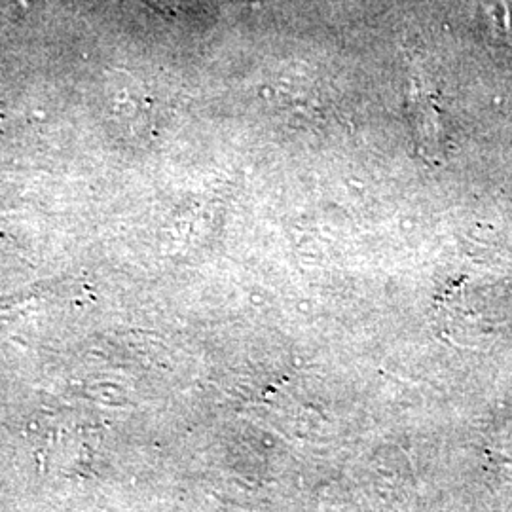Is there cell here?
<instances>
[{
  "label": "cell",
  "mask_w": 512,
  "mask_h": 512,
  "mask_svg": "<svg viewBox=\"0 0 512 512\" xmlns=\"http://www.w3.org/2000/svg\"><path fill=\"white\" fill-rule=\"evenodd\" d=\"M414 105H416L418 120H420L418 126H420L421 139L431 152L433 148L439 147V118L429 101V95L425 93L420 82H414Z\"/></svg>",
  "instance_id": "6da1fadb"
}]
</instances>
